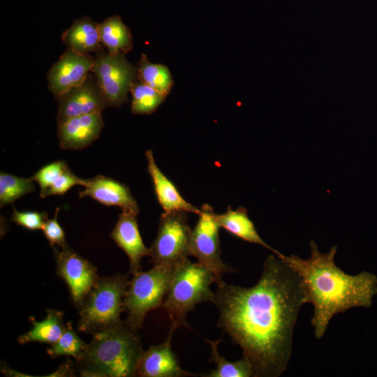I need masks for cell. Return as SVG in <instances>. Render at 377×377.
<instances>
[{"mask_svg": "<svg viewBox=\"0 0 377 377\" xmlns=\"http://www.w3.org/2000/svg\"><path fill=\"white\" fill-rule=\"evenodd\" d=\"M218 327L239 345L254 377H278L286 369L299 312L307 303L300 276L276 254L249 288L217 285L213 302Z\"/></svg>", "mask_w": 377, "mask_h": 377, "instance_id": "1", "label": "cell"}, {"mask_svg": "<svg viewBox=\"0 0 377 377\" xmlns=\"http://www.w3.org/2000/svg\"><path fill=\"white\" fill-rule=\"evenodd\" d=\"M307 259L297 255L279 256L300 277L307 303L313 306L311 325L317 339L325 334L332 318L353 307L369 308L377 294V276L368 272L356 275L345 273L337 267L334 258L337 246L321 253L316 243L310 242Z\"/></svg>", "mask_w": 377, "mask_h": 377, "instance_id": "2", "label": "cell"}, {"mask_svg": "<svg viewBox=\"0 0 377 377\" xmlns=\"http://www.w3.org/2000/svg\"><path fill=\"white\" fill-rule=\"evenodd\" d=\"M80 364L83 376L132 377L143 353L138 330L125 321L120 326L95 333Z\"/></svg>", "mask_w": 377, "mask_h": 377, "instance_id": "3", "label": "cell"}, {"mask_svg": "<svg viewBox=\"0 0 377 377\" xmlns=\"http://www.w3.org/2000/svg\"><path fill=\"white\" fill-rule=\"evenodd\" d=\"M214 282V274L199 263L188 258L177 266L161 304L170 319V329L175 330L182 326L191 329L187 313L199 303L213 302L214 293L210 286Z\"/></svg>", "mask_w": 377, "mask_h": 377, "instance_id": "4", "label": "cell"}, {"mask_svg": "<svg viewBox=\"0 0 377 377\" xmlns=\"http://www.w3.org/2000/svg\"><path fill=\"white\" fill-rule=\"evenodd\" d=\"M129 282L127 275L119 274L100 277L78 309V330L94 334L122 325Z\"/></svg>", "mask_w": 377, "mask_h": 377, "instance_id": "5", "label": "cell"}, {"mask_svg": "<svg viewBox=\"0 0 377 377\" xmlns=\"http://www.w3.org/2000/svg\"><path fill=\"white\" fill-rule=\"evenodd\" d=\"M176 268L177 266L159 265L133 275L124 298L127 325L138 330L142 327L146 315L161 306Z\"/></svg>", "mask_w": 377, "mask_h": 377, "instance_id": "6", "label": "cell"}, {"mask_svg": "<svg viewBox=\"0 0 377 377\" xmlns=\"http://www.w3.org/2000/svg\"><path fill=\"white\" fill-rule=\"evenodd\" d=\"M191 232L186 212L164 211L157 235L149 248L154 266H177L188 259L191 256Z\"/></svg>", "mask_w": 377, "mask_h": 377, "instance_id": "7", "label": "cell"}, {"mask_svg": "<svg viewBox=\"0 0 377 377\" xmlns=\"http://www.w3.org/2000/svg\"><path fill=\"white\" fill-rule=\"evenodd\" d=\"M110 107L119 108L128 101V93L138 80V68L125 54H110L104 50L96 52L91 70Z\"/></svg>", "mask_w": 377, "mask_h": 377, "instance_id": "8", "label": "cell"}, {"mask_svg": "<svg viewBox=\"0 0 377 377\" xmlns=\"http://www.w3.org/2000/svg\"><path fill=\"white\" fill-rule=\"evenodd\" d=\"M216 214L208 205H203L199 219L191 232V253L198 263L209 269L219 285L223 282L224 274L232 272L222 260L219 242V228Z\"/></svg>", "mask_w": 377, "mask_h": 377, "instance_id": "9", "label": "cell"}, {"mask_svg": "<svg viewBox=\"0 0 377 377\" xmlns=\"http://www.w3.org/2000/svg\"><path fill=\"white\" fill-rule=\"evenodd\" d=\"M57 262V273L67 285L71 300L79 309L100 278L97 269L67 244L61 249L52 248Z\"/></svg>", "mask_w": 377, "mask_h": 377, "instance_id": "10", "label": "cell"}, {"mask_svg": "<svg viewBox=\"0 0 377 377\" xmlns=\"http://www.w3.org/2000/svg\"><path fill=\"white\" fill-rule=\"evenodd\" d=\"M55 98L58 102L57 124L72 117L102 113L110 107L104 93L91 73L81 84Z\"/></svg>", "mask_w": 377, "mask_h": 377, "instance_id": "11", "label": "cell"}, {"mask_svg": "<svg viewBox=\"0 0 377 377\" xmlns=\"http://www.w3.org/2000/svg\"><path fill=\"white\" fill-rule=\"evenodd\" d=\"M94 57L67 48L47 73V87L57 98L81 84L91 72Z\"/></svg>", "mask_w": 377, "mask_h": 377, "instance_id": "12", "label": "cell"}, {"mask_svg": "<svg viewBox=\"0 0 377 377\" xmlns=\"http://www.w3.org/2000/svg\"><path fill=\"white\" fill-rule=\"evenodd\" d=\"M175 330L170 329L164 342L151 346L143 351L139 360L136 376L142 377H185L194 374L182 369L177 355L172 349L171 341Z\"/></svg>", "mask_w": 377, "mask_h": 377, "instance_id": "13", "label": "cell"}, {"mask_svg": "<svg viewBox=\"0 0 377 377\" xmlns=\"http://www.w3.org/2000/svg\"><path fill=\"white\" fill-rule=\"evenodd\" d=\"M79 197H90L105 206H116L124 212L139 213L138 204L129 188L111 177L96 175L86 179Z\"/></svg>", "mask_w": 377, "mask_h": 377, "instance_id": "14", "label": "cell"}, {"mask_svg": "<svg viewBox=\"0 0 377 377\" xmlns=\"http://www.w3.org/2000/svg\"><path fill=\"white\" fill-rule=\"evenodd\" d=\"M58 125L59 147L82 150L98 139L104 126L102 113L72 117Z\"/></svg>", "mask_w": 377, "mask_h": 377, "instance_id": "15", "label": "cell"}, {"mask_svg": "<svg viewBox=\"0 0 377 377\" xmlns=\"http://www.w3.org/2000/svg\"><path fill=\"white\" fill-rule=\"evenodd\" d=\"M138 214L122 212L110 234L117 246L127 255L130 262V273L133 275L141 272V260L150 256L141 237L137 222Z\"/></svg>", "mask_w": 377, "mask_h": 377, "instance_id": "16", "label": "cell"}, {"mask_svg": "<svg viewBox=\"0 0 377 377\" xmlns=\"http://www.w3.org/2000/svg\"><path fill=\"white\" fill-rule=\"evenodd\" d=\"M145 156L147 171L152 179L157 200L164 211L183 210L198 215L200 209L189 203L182 196L173 182L158 167L151 149L145 151Z\"/></svg>", "mask_w": 377, "mask_h": 377, "instance_id": "17", "label": "cell"}, {"mask_svg": "<svg viewBox=\"0 0 377 377\" xmlns=\"http://www.w3.org/2000/svg\"><path fill=\"white\" fill-rule=\"evenodd\" d=\"M61 40L68 48L83 54L103 50L100 40L98 23L89 16L75 20L64 31Z\"/></svg>", "mask_w": 377, "mask_h": 377, "instance_id": "18", "label": "cell"}, {"mask_svg": "<svg viewBox=\"0 0 377 377\" xmlns=\"http://www.w3.org/2000/svg\"><path fill=\"white\" fill-rule=\"evenodd\" d=\"M216 220L220 228L246 242L261 245L273 251L277 256L281 253L268 245L259 235L253 222L248 216L247 209L240 207L236 209L228 207L221 214H216Z\"/></svg>", "mask_w": 377, "mask_h": 377, "instance_id": "19", "label": "cell"}, {"mask_svg": "<svg viewBox=\"0 0 377 377\" xmlns=\"http://www.w3.org/2000/svg\"><path fill=\"white\" fill-rule=\"evenodd\" d=\"M101 43L110 54H126L133 48L130 29L118 15H113L98 23Z\"/></svg>", "mask_w": 377, "mask_h": 377, "instance_id": "20", "label": "cell"}, {"mask_svg": "<svg viewBox=\"0 0 377 377\" xmlns=\"http://www.w3.org/2000/svg\"><path fill=\"white\" fill-rule=\"evenodd\" d=\"M30 318L33 327L18 337L17 341L21 344L29 342L52 344L61 337L66 327L64 323V313L57 309H47V316L42 321Z\"/></svg>", "mask_w": 377, "mask_h": 377, "instance_id": "21", "label": "cell"}, {"mask_svg": "<svg viewBox=\"0 0 377 377\" xmlns=\"http://www.w3.org/2000/svg\"><path fill=\"white\" fill-rule=\"evenodd\" d=\"M138 80L166 96L170 93L173 80L168 68L151 63L142 54L138 62Z\"/></svg>", "mask_w": 377, "mask_h": 377, "instance_id": "22", "label": "cell"}, {"mask_svg": "<svg viewBox=\"0 0 377 377\" xmlns=\"http://www.w3.org/2000/svg\"><path fill=\"white\" fill-rule=\"evenodd\" d=\"M211 349L210 362L216 365V369L203 375L205 377H250L253 376L252 366L249 360L242 357L236 362H230L221 356L218 351V345L221 340H207Z\"/></svg>", "mask_w": 377, "mask_h": 377, "instance_id": "23", "label": "cell"}, {"mask_svg": "<svg viewBox=\"0 0 377 377\" xmlns=\"http://www.w3.org/2000/svg\"><path fill=\"white\" fill-rule=\"evenodd\" d=\"M131 112L137 114H150L162 104L166 96L156 89L137 80L132 85Z\"/></svg>", "mask_w": 377, "mask_h": 377, "instance_id": "24", "label": "cell"}, {"mask_svg": "<svg viewBox=\"0 0 377 377\" xmlns=\"http://www.w3.org/2000/svg\"><path fill=\"white\" fill-rule=\"evenodd\" d=\"M34 182L31 178H24L1 172V207L12 204L22 196L34 191L36 187Z\"/></svg>", "mask_w": 377, "mask_h": 377, "instance_id": "25", "label": "cell"}, {"mask_svg": "<svg viewBox=\"0 0 377 377\" xmlns=\"http://www.w3.org/2000/svg\"><path fill=\"white\" fill-rule=\"evenodd\" d=\"M87 346L73 330L71 323L66 325L61 337L47 349V353L52 357L71 356L80 360Z\"/></svg>", "mask_w": 377, "mask_h": 377, "instance_id": "26", "label": "cell"}, {"mask_svg": "<svg viewBox=\"0 0 377 377\" xmlns=\"http://www.w3.org/2000/svg\"><path fill=\"white\" fill-rule=\"evenodd\" d=\"M68 168L65 161H56L43 166L34 174L31 178L39 185L40 198H45L47 191Z\"/></svg>", "mask_w": 377, "mask_h": 377, "instance_id": "27", "label": "cell"}, {"mask_svg": "<svg viewBox=\"0 0 377 377\" xmlns=\"http://www.w3.org/2000/svg\"><path fill=\"white\" fill-rule=\"evenodd\" d=\"M47 219V214L45 212H19L13 207L10 220L27 230H42L44 223Z\"/></svg>", "mask_w": 377, "mask_h": 377, "instance_id": "28", "label": "cell"}, {"mask_svg": "<svg viewBox=\"0 0 377 377\" xmlns=\"http://www.w3.org/2000/svg\"><path fill=\"white\" fill-rule=\"evenodd\" d=\"M85 184L86 179L75 175L68 167L49 188L45 198L50 195H63L73 186L76 185L84 186Z\"/></svg>", "mask_w": 377, "mask_h": 377, "instance_id": "29", "label": "cell"}, {"mask_svg": "<svg viewBox=\"0 0 377 377\" xmlns=\"http://www.w3.org/2000/svg\"><path fill=\"white\" fill-rule=\"evenodd\" d=\"M59 208L57 207L53 218L47 219L43 226L42 230L50 245L53 248L56 246L64 247L67 245L64 230L58 221Z\"/></svg>", "mask_w": 377, "mask_h": 377, "instance_id": "30", "label": "cell"}, {"mask_svg": "<svg viewBox=\"0 0 377 377\" xmlns=\"http://www.w3.org/2000/svg\"><path fill=\"white\" fill-rule=\"evenodd\" d=\"M73 374L70 362H64L57 371L48 376H74Z\"/></svg>", "mask_w": 377, "mask_h": 377, "instance_id": "31", "label": "cell"}]
</instances>
